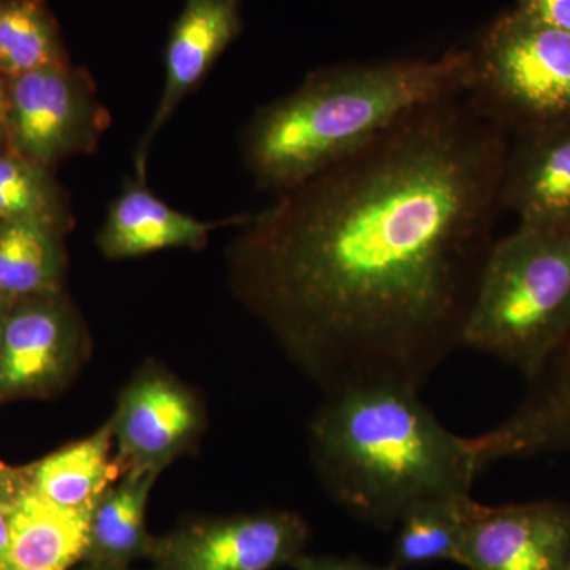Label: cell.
I'll return each mask as SVG.
<instances>
[{"label":"cell","instance_id":"d6986e66","mask_svg":"<svg viewBox=\"0 0 570 570\" xmlns=\"http://www.w3.org/2000/svg\"><path fill=\"white\" fill-rule=\"evenodd\" d=\"M472 501L466 494L423 502L409 510L396 524L389 566L404 570L436 562L460 564Z\"/></svg>","mask_w":570,"mask_h":570},{"label":"cell","instance_id":"ba28073f","mask_svg":"<svg viewBox=\"0 0 570 570\" xmlns=\"http://www.w3.org/2000/svg\"><path fill=\"white\" fill-rule=\"evenodd\" d=\"M88 347V328L63 291L14 303L0 333V403L61 392Z\"/></svg>","mask_w":570,"mask_h":570},{"label":"cell","instance_id":"4fadbf2b","mask_svg":"<svg viewBox=\"0 0 570 570\" xmlns=\"http://www.w3.org/2000/svg\"><path fill=\"white\" fill-rule=\"evenodd\" d=\"M499 202L519 224L570 230V122L510 138Z\"/></svg>","mask_w":570,"mask_h":570},{"label":"cell","instance_id":"603a6c76","mask_svg":"<svg viewBox=\"0 0 570 570\" xmlns=\"http://www.w3.org/2000/svg\"><path fill=\"white\" fill-rule=\"evenodd\" d=\"M294 570H395L392 566H377L356 557H311L302 554L292 566Z\"/></svg>","mask_w":570,"mask_h":570},{"label":"cell","instance_id":"277c9868","mask_svg":"<svg viewBox=\"0 0 570 570\" xmlns=\"http://www.w3.org/2000/svg\"><path fill=\"white\" fill-rule=\"evenodd\" d=\"M569 333L570 230L519 224L491 247L463 346L530 381Z\"/></svg>","mask_w":570,"mask_h":570},{"label":"cell","instance_id":"7c38bea8","mask_svg":"<svg viewBox=\"0 0 570 570\" xmlns=\"http://www.w3.org/2000/svg\"><path fill=\"white\" fill-rule=\"evenodd\" d=\"M471 442L480 472L502 460L570 453V333L528 381L519 407Z\"/></svg>","mask_w":570,"mask_h":570},{"label":"cell","instance_id":"6da1fadb","mask_svg":"<svg viewBox=\"0 0 570 570\" xmlns=\"http://www.w3.org/2000/svg\"><path fill=\"white\" fill-rule=\"evenodd\" d=\"M509 145L463 94L419 108L243 214L236 294L325 393L420 392L463 347Z\"/></svg>","mask_w":570,"mask_h":570},{"label":"cell","instance_id":"7402d4cb","mask_svg":"<svg viewBox=\"0 0 570 570\" xmlns=\"http://www.w3.org/2000/svg\"><path fill=\"white\" fill-rule=\"evenodd\" d=\"M515 10L540 24L570 32V0H517Z\"/></svg>","mask_w":570,"mask_h":570},{"label":"cell","instance_id":"30bf717a","mask_svg":"<svg viewBox=\"0 0 570 570\" xmlns=\"http://www.w3.org/2000/svg\"><path fill=\"white\" fill-rule=\"evenodd\" d=\"M466 570H570V501H472L461 547Z\"/></svg>","mask_w":570,"mask_h":570},{"label":"cell","instance_id":"ffe728a7","mask_svg":"<svg viewBox=\"0 0 570 570\" xmlns=\"http://www.w3.org/2000/svg\"><path fill=\"white\" fill-rule=\"evenodd\" d=\"M0 220L40 225L63 236L75 227L69 197L52 168L11 151L0 153Z\"/></svg>","mask_w":570,"mask_h":570},{"label":"cell","instance_id":"8fae6325","mask_svg":"<svg viewBox=\"0 0 570 570\" xmlns=\"http://www.w3.org/2000/svg\"><path fill=\"white\" fill-rule=\"evenodd\" d=\"M243 29L242 0H184L165 45L163 94L135 149V176L146 179L154 138L176 108L204 82Z\"/></svg>","mask_w":570,"mask_h":570},{"label":"cell","instance_id":"484cf974","mask_svg":"<svg viewBox=\"0 0 570 570\" xmlns=\"http://www.w3.org/2000/svg\"><path fill=\"white\" fill-rule=\"evenodd\" d=\"M11 502L0 501V562L6 557L10 540Z\"/></svg>","mask_w":570,"mask_h":570},{"label":"cell","instance_id":"9a60e30c","mask_svg":"<svg viewBox=\"0 0 570 570\" xmlns=\"http://www.w3.org/2000/svg\"><path fill=\"white\" fill-rule=\"evenodd\" d=\"M89 515L58 508L22 487L11 502L10 540L0 570H71L85 558Z\"/></svg>","mask_w":570,"mask_h":570},{"label":"cell","instance_id":"5b68a950","mask_svg":"<svg viewBox=\"0 0 570 570\" xmlns=\"http://www.w3.org/2000/svg\"><path fill=\"white\" fill-rule=\"evenodd\" d=\"M468 52L463 96L510 138L570 122V32L513 9Z\"/></svg>","mask_w":570,"mask_h":570},{"label":"cell","instance_id":"8992f818","mask_svg":"<svg viewBox=\"0 0 570 570\" xmlns=\"http://www.w3.org/2000/svg\"><path fill=\"white\" fill-rule=\"evenodd\" d=\"M9 151L55 167L99 149L111 115L85 67L63 62L10 78Z\"/></svg>","mask_w":570,"mask_h":570},{"label":"cell","instance_id":"5bb4252c","mask_svg":"<svg viewBox=\"0 0 570 570\" xmlns=\"http://www.w3.org/2000/svg\"><path fill=\"white\" fill-rule=\"evenodd\" d=\"M243 216L232 219L200 220L165 204L149 189L146 179H126L122 189L108 206L97 234L100 253L110 261L142 257L165 249H202L209 235L224 225H238Z\"/></svg>","mask_w":570,"mask_h":570},{"label":"cell","instance_id":"9c48e42d","mask_svg":"<svg viewBox=\"0 0 570 570\" xmlns=\"http://www.w3.org/2000/svg\"><path fill=\"white\" fill-rule=\"evenodd\" d=\"M205 422L204 404L189 385L163 366H142L122 390L110 419L122 474H160L198 444Z\"/></svg>","mask_w":570,"mask_h":570},{"label":"cell","instance_id":"83f0119b","mask_svg":"<svg viewBox=\"0 0 570 570\" xmlns=\"http://www.w3.org/2000/svg\"><path fill=\"white\" fill-rule=\"evenodd\" d=\"M10 306L3 305V303H0V333H2V324L3 318H6L7 311H9Z\"/></svg>","mask_w":570,"mask_h":570},{"label":"cell","instance_id":"4316f807","mask_svg":"<svg viewBox=\"0 0 570 570\" xmlns=\"http://www.w3.org/2000/svg\"><path fill=\"white\" fill-rule=\"evenodd\" d=\"M71 570H129L126 568H112V566L92 564V562H80L77 568Z\"/></svg>","mask_w":570,"mask_h":570},{"label":"cell","instance_id":"44dd1931","mask_svg":"<svg viewBox=\"0 0 570 570\" xmlns=\"http://www.w3.org/2000/svg\"><path fill=\"white\" fill-rule=\"evenodd\" d=\"M61 26L47 0H0V77L69 62Z\"/></svg>","mask_w":570,"mask_h":570},{"label":"cell","instance_id":"7a4b0ae2","mask_svg":"<svg viewBox=\"0 0 570 570\" xmlns=\"http://www.w3.org/2000/svg\"><path fill=\"white\" fill-rule=\"evenodd\" d=\"M309 434L330 497L376 530H395L423 502L471 494L480 474L471 438L442 425L417 390L367 385L326 393Z\"/></svg>","mask_w":570,"mask_h":570},{"label":"cell","instance_id":"3957f363","mask_svg":"<svg viewBox=\"0 0 570 570\" xmlns=\"http://www.w3.org/2000/svg\"><path fill=\"white\" fill-rule=\"evenodd\" d=\"M468 50L439 59L322 67L250 116L239 135L243 164L258 189L276 195L362 151L407 115L461 96Z\"/></svg>","mask_w":570,"mask_h":570},{"label":"cell","instance_id":"ac0fdd59","mask_svg":"<svg viewBox=\"0 0 570 570\" xmlns=\"http://www.w3.org/2000/svg\"><path fill=\"white\" fill-rule=\"evenodd\" d=\"M63 238L40 225L0 220V303L11 306L63 291Z\"/></svg>","mask_w":570,"mask_h":570},{"label":"cell","instance_id":"52a82bcc","mask_svg":"<svg viewBox=\"0 0 570 570\" xmlns=\"http://www.w3.org/2000/svg\"><path fill=\"white\" fill-rule=\"evenodd\" d=\"M306 520L292 510L262 509L198 519L154 538V570H276L294 566L309 542Z\"/></svg>","mask_w":570,"mask_h":570},{"label":"cell","instance_id":"d4e9b609","mask_svg":"<svg viewBox=\"0 0 570 570\" xmlns=\"http://www.w3.org/2000/svg\"><path fill=\"white\" fill-rule=\"evenodd\" d=\"M10 92L9 80L0 77V153L9 151Z\"/></svg>","mask_w":570,"mask_h":570},{"label":"cell","instance_id":"2e32d148","mask_svg":"<svg viewBox=\"0 0 570 570\" xmlns=\"http://www.w3.org/2000/svg\"><path fill=\"white\" fill-rule=\"evenodd\" d=\"M26 485L58 508L91 515L105 491L122 475L110 420L96 433L21 468Z\"/></svg>","mask_w":570,"mask_h":570},{"label":"cell","instance_id":"e0dca14e","mask_svg":"<svg viewBox=\"0 0 570 570\" xmlns=\"http://www.w3.org/2000/svg\"><path fill=\"white\" fill-rule=\"evenodd\" d=\"M157 478L156 472H124L105 491L89 515L82 561L129 569L148 560L154 535L146 527V509Z\"/></svg>","mask_w":570,"mask_h":570},{"label":"cell","instance_id":"cb8c5ba5","mask_svg":"<svg viewBox=\"0 0 570 570\" xmlns=\"http://www.w3.org/2000/svg\"><path fill=\"white\" fill-rule=\"evenodd\" d=\"M24 485L22 469L7 466L0 461V501L13 502Z\"/></svg>","mask_w":570,"mask_h":570}]
</instances>
